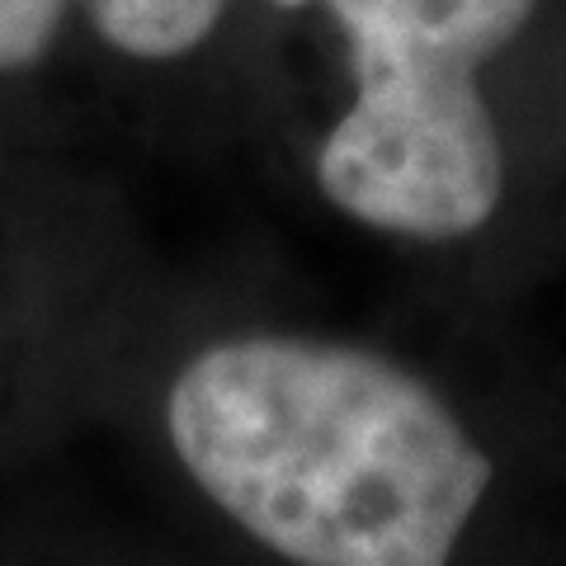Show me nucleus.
Wrapping results in <instances>:
<instances>
[{
	"mask_svg": "<svg viewBox=\"0 0 566 566\" xmlns=\"http://www.w3.org/2000/svg\"><path fill=\"white\" fill-rule=\"evenodd\" d=\"M170 444L297 566H449L491 458L416 374L354 345L245 335L185 364Z\"/></svg>",
	"mask_w": 566,
	"mask_h": 566,
	"instance_id": "nucleus-1",
	"label": "nucleus"
},
{
	"mask_svg": "<svg viewBox=\"0 0 566 566\" xmlns=\"http://www.w3.org/2000/svg\"><path fill=\"white\" fill-rule=\"evenodd\" d=\"M538 0H331L349 39L354 104L316 151L326 199L378 232H476L505 189L501 133L476 71Z\"/></svg>",
	"mask_w": 566,
	"mask_h": 566,
	"instance_id": "nucleus-2",
	"label": "nucleus"
},
{
	"mask_svg": "<svg viewBox=\"0 0 566 566\" xmlns=\"http://www.w3.org/2000/svg\"><path fill=\"white\" fill-rule=\"evenodd\" d=\"M66 0H0V76L48 57Z\"/></svg>",
	"mask_w": 566,
	"mask_h": 566,
	"instance_id": "nucleus-4",
	"label": "nucleus"
},
{
	"mask_svg": "<svg viewBox=\"0 0 566 566\" xmlns=\"http://www.w3.org/2000/svg\"><path fill=\"white\" fill-rule=\"evenodd\" d=\"M99 39L142 62L193 52L218 29L227 0H85Z\"/></svg>",
	"mask_w": 566,
	"mask_h": 566,
	"instance_id": "nucleus-3",
	"label": "nucleus"
}]
</instances>
